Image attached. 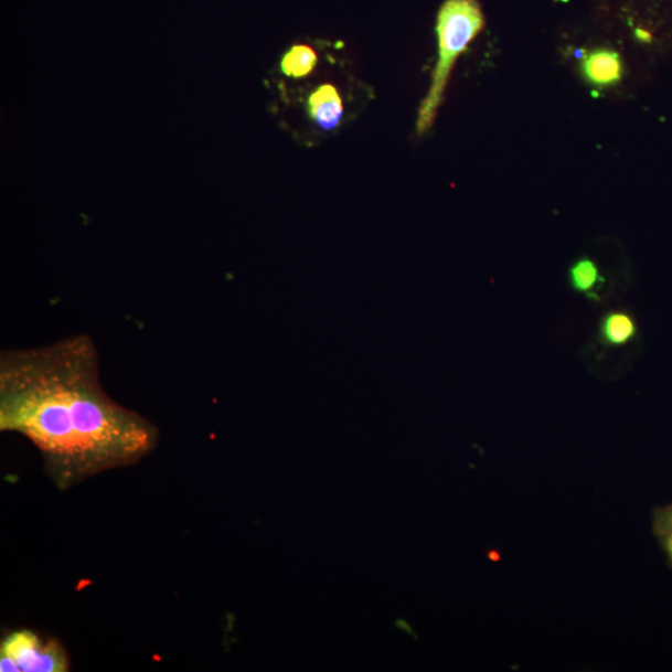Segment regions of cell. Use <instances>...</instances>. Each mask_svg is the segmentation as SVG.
Segmentation results:
<instances>
[{
    "label": "cell",
    "instance_id": "6",
    "mask_svg": "<svg viewBox=\"0 0 672 672\" xmlns=\"http://www.w3.org/2000/svg\"><path fill=\"white\" fill-rule=\"evenodd\" d=\"M309 114L321 128L334 129L343 116V102L335 87L324 84L309 97Z\"/></svg>",
    "mask_w": 672,
    "mask_h": 672
},
{
    "label": "cell",
    "instance_id": "3",
    "mask_svg": "<svg viewBox=\"0 0 672 672\" xmlns=\"http://www.w3.org/2000/svg\"><path fill=\"white\" fill-rule=\"evenodd\" d=\"M70 658L60 641L45 640L32 630H18L0 647L2 672H65Z\"/></svg>",
    "mask_w": 672,
    "mask_h": 672
},
{
    "label": "cell",
    "instance_id": "4",
    "mask_svg": "<svg viewBox=\"0 0 672 672\" xmlns=\"http://www.w3.org/2000/svg\"><path fill=\"white\" fill-rule=\"evenodd\" d=\"M622 62L617 52L597 49L584 56L582 72L590 85L606 87L616 85L622 76Z\"/></svg>",
    "mask_w": 672,
    "mask_h": 672
},
{
    "label": "cell",
    "instance_id": "1",
    "mask_svg": "<svg viewBox=\"0 0 672 672\" xmlns=\"http://www.w3.org/2000/svg\"><path fill=\"white\" fill-rule=\"evenodd\" d=\"M0 430L31 441L62 491L140 462L160 440L149 418L106 394L99 350L85 334L2 350Z\"/></svg>",
    "mask_w": 672,
    "mask_h": 672
},
{
    "label": "cell",
    "instance_id": "7",
    "mask_svg": "<svg viewBox=\"0 0 672 672\" xmlns=\"http://www.w3.org/2000/svg\"><path fill=\"white\" fill-rule=\"evenodd\" d=\"M600 267L596 260L584 256L572 263L568 268V285L577 295L596 297L604 285Z\"/></svg>",
    "mask_w": 672,
    "mask_h": 672
},
{
    "label": "cell",
    "instance_id": "5",
    "mask_svg": "<svg viewBox=\"0 0 672 672\" xmlns=\"http://www.w3.org/2000/svg\"><path fill=\"white\" fill-rule=\"evenodd\" d=\"M637 320L626 310H611L599 324V339L604 346L625 348L638 338Z\"/></svg>",
    "mask_w": 672,
    "mask_h": 672
},
{
    "label": "cell",
    "instance_id": "9",
    "mask_svg": "<svg viewBox=\"0 0 672 672\" xmlns=\"http://www.w3.org/2000/svg\"><path fill=\"white\" fill-rule=\"evenodd\" d=\"M652 530H654L657 538L672 566V504L654 511Z\"/></svg>",
    "mask_w": 672,
    "mask_h": 672
},
{
    "label": "cell",
    "instance_id": "2",
    "mask_svg": "<svg viewBox=\"0 0 672 672\" xmlns=\"http://www.w3.org/2000/svg\"><path fill=\"white\" fill-rule=\"evenodd\" d=\"M486 19L479 0H445L437 13L438 57L430 90L418 110L417 134L433 128L448 81L460 55L482 32Z\"/></svg>",
    "mask_w": 672,
    "mask_h": 672
},
{
    "label": "cell",
    "instance_id": "8",
    "mask_svg": "<svg viewBox=\"0 0 672 672\" xmlns=\"http://www.w3.org/2000/svg\"><path fill=\"white\" fill-rule=\"evenodd\" d=\"M318 62L317 53L309 45H295L284 56L280 70L285 75L300 79L313 72Z\"/></svg>",
    "mask_w": 672,
    "mask_h": 672
}]
</instances>
